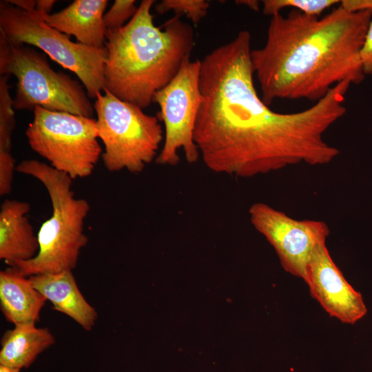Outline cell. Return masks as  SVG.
<instances>
[{"mask_svg":"<svg viewBox=\"0 0 372 372\" xmlns=\"http://www.w3.org/2000/svg\"><path fill=\"white\" fill-rule=\"evenodd\" d=\"M251 51L250 32L243 30L200 61L194 141L205 166L245 178L301 163H331L340 151L323 136L344 115L350 83H340L304 110L276 112L257 93Z\"/></svg>","mask_w":372,"mask_h":372,"instance_id":"obj_1","label":"cell"},{"mask_svg":"<svg viewBox=\"0 0 372 372\" xmlns=\"http://www.w3.org/2000/svg\"><path fill=\"white\" fill-rule=\"evenodd\" d=\"M371 18L372 10L349 12L340 6L322 18L293 9L272 16L265 44L250 54L263 102L316 103L342 81L360 83L361 50Z\"/></svg>","mask_w":372,"mask_h":372,"instance_id":"obj_2","label":"cell"},{"mask_svg":"<svg viewBox=\"0 0 372 372\" xmlns=\"http://www.w3.org/2000/svg\"><path fill=\"white\" fill-rule=\"evenodd\" d=\"M154 3L143 0L123 27L106 32L104 90L142 109L175 77L194 45L193 28L180 17L155 25Z\"/></svg>","mask_w":372,"mask_h":372,"instance_id":"obj_3","label":"cell"},{"mask_svg":"<svg viewBox=\"0 0 372 372\" xmlns=\"http://www.w3.org/2000/svg\"><path fill=\"white\" fill-rule=\"evenodd\" d=\"M16 167L17 172L31 176L43 185L51 200L52 214L38 231L37 255L10 267L26 277L72 271L88 240L84 233V222L90 209L88 202L75 198L72 190L73 179L50 165L25 160Z\"/></svg>","mask_w":372,"mask_h":372,"instance_id":"obj_4","label":"cell"},{"mask_svg":"<svg viewBox=\"0 0 372 372\" xmlns=\"http://www.w3.org/2000/svg\"><path fill=\"white\" fill-rule=\"evenodd\" d=\"M17 79L15 110L37 107L92 118L94 107L82 85L71 76L54 71L45 54L16 43L0 33V75Z\"/></svg>","mask_w":372,"mask_h":372,"instance_id":"obj_5","label":"cell"},{"mask_svg":"<svg viewBox=\"0 0 372 372\" xmlns=\"http://www.w3.org/2000/svg\"><path fill=\"white\" fill-rule=\"evenodd\" d=\"M94 107L98 136L105 147L101 158L108 171L138 174L156 160L164 140L157 116L147 114L106 90L97 94Z\"/></svg>","mask_w":372,"mask_h":372,"instance_id":"obj_6","label":"cell"},{"mask_svg":"<svg viewBox=\"0 0 372 372\" xmlns=\"http://www.w3.org/2000/svg\"><path fill=\"white\" fill-rule=\"evenodd\" d=\"M0 33L16 43L35 46L52 60L74 73L90 98L105 87V47L94 48L74 42L70 37L48 25L37 13L0 2Z\"/></svg>","mask_w":372,"mask_h":372,"instance_id":"obj_7","label":"cell"},{"mask_svg":"<svg viewBox=\"0 0 372 372\" xmlns=\"http://www.w3.org/2000/svg\"><path fill=\"white\" fill-rule=\"evenodd\" d=\"M25 135L36 153L72 179L91 175L102 156L93 118L37 107Z\"/></svg>","mask_w":372,"mask_h":372,"instance_id":"obj_8","label":"cell"},{"mask_svg":"<svg viewBox=\"0 0 372 372\" xmlns=\"http://www.w3.org/2000/svg\"><path fill=\"white\" fill-rule=\"evenodd\" d=\"M200 61L184 62L175 77L154 96L160 107L157 114L164 123L162 149L155 160L162 165H176L182 149L189 163H196L200 154L194 141L196 116L201 102Z\"/></svg>","mask_w":372,"mask_h":372,"instance_id":"obj_9","label":"cell"},{"mask_svg":"<svg viewBox=\"0 0 372 372\" xmlns=\"http://www.w3.org/2000/svg\"><path fill=\"white\" fill-rule=\"evenodd\" d=\"M249 215L251 225L275 249L282 268L305 282L312 255L326 244L328 225L322 220L293 219L261 202L251 205Z\"/></svg>","mask_w":372,"mask_h":372,"instance_id":"obj_10","label":"cell"},{"mask_svg":"<svg viewBox=\"0 0 372 372\" xmlns=\"http://www.w3.org/2000/svg\"><path fill=\"white\" fill-rule=\"evenodd\" d=\"M305 282L311 296L342 322L354 324L366 315L367 309L361 293L344 278L326 244L319 246L312 255Z\"/></svg>","mask_w":372,"mask_h":372,"instance_id":"obj_11","label":"cell"},{"mask_svg":"<svg viewBox=\"0 0 372 372\" xmlns=\"http://www.w3.org/2000/svg\"><path fill=\"white\" fill-rule=\"evenodd\" d=\"M28 203L5 200L0 209V259L10 267L34 258L39 250L37 235L27 216Z\"/></svg>","mask_w":372,"mask_h":372,"instance_id":"obj_12","label":"cell"},{"mask_svg":"<svg viewBox=\"0 0 372 372\" xmlns=\"http://www.w3.org/2000/svg\"><path fill=\"white\" fill-rule=\"evenodd\" d=\"M107 3V0H75L62 10L42 19L59 32L74 36L78 43L102 48L106 41L103 16Z\"/></svg>","mask_w":372,"mask_h":372,"instance_id":"obj_13","label":"cell"},{"mask_svg":"<svg viewBox=\"0 0 372 372\" xmlns=\"http://www.w3.org/2000/svg\"><path fill=\"white\" fill-rule=\"evenodd\" d=\"M32 286L52 304V309L67 315L90 331L98 318L96 309L78 288L72 271L28 277Z\"/></svg>","mask_w":372,"mask_h":372,"instance_id":"obj_14","label":"cell"},{"mask_svg":"<svg viewBox=\"0 0 372 372\" xmlns=\"http://www.w3.org/2000/svg\"><path fill=\"white\" fill-rule=\"evenodd\" d=\"M46 300L14 267L0 271L1 309L8 321L14 325L36 324Z\"/></svg>","mask_w":372,"mask_h":372,"instance_id":"obj_15","label":"cell"},{"mask_svg":"<svg viewBox=\"0 0 372 372\" xmlns=\"http://www.w3.org/2000/svg\"><path fill=\"white\" fill-rule=\"evenodd\" d=\"M54 342V337L48 328H38L33 323L14 325L1 338L0 364L27 369Z\"/></svg>","mask_w":372,"mask_h":372,"instance_id":"obj_16","label":"cell"},{"mask_svg":"<svg viewBox=\"0 0 372 372\" xmlns=\"http://www.w3.org/2000/svg\"><path fill=\"white\" fill-rule=\"evenodd\" d=\"M9 75H0V153H11V137L15 125Z\"/></svg>","mask_w":372,"mask_h":372,"instance_id":"obj_17","label":"cell"},{"mask_svg":"<svg viewBox=\"0 0 372 372\" xmlns=\"http://www.w3.org/2000/svg\"><path fill=\"white\" fill-rule=\"evenodd\" d=\"M340 2L338 0H264L262 4L263 14L271 17L287 8L308 16L319 17L327 8Z\"/></svg>","mask_w":372,"mask_h":372,"instance_id":"obj_18","label":"cell"},{"mask_svg":"<svg viewBox=\"0 0 372 372\" xmlns=\"http://www.w3.org/2000/svg\"><path fill=\"white\" fill-rule=\"evenodd\" d=\"M210 3L205 0H162L155 6L161 14L173 11L176 16H186L194 24H198L207 14Z\"/></svg>","mask_w":372,"mask_h":372,"instance_id":"obj_19","label":"cell"},{"mask_svg":"<svg viewBox=\"0 0 372 372\" xmlns=\"http://www.w3.org/2000/svg\"><path fill=\"white\" fill-rule=\"evenodd\" d=\"M138 7L134 0H116L104 14L105 26L108 30H115L123 27L137 12Z\"/></svg>","mask_w":372,"mask_h":372,"instance_id":"obj_20","label":"cell"},{"mask_svg":"<svg viewBox=\"0 0 372 372\" xmlns=\"http://www.w3.org/2000/svg\"><path fill=\"white\" fill-rule=\"evenodd\" d=\"M361 61L364 74H372V18L361 50Z\"/></svg>","mask_w":372,"mask_h":372,"instance_id":"obj_21","label":"cell"},{"mask_svg":"<svg viewBox=\"0 0 372 372\" xmlns=\"http://www.w3.org/2000/svg\"><path fill=\"white\" fill-rule=\"evenodd\" d=\"M339 4L349 12L372 10V0H342Z\"/></svg>","mask_w":372,"mask_h":372,"instance_id":"obj_22","label":"cell"},{"mask_svg":"<svg viewBox=\"0 0 372 372\" xmlns=\"http://www.w3.org/2000/svg\"><path fill=\"white\" fill-rule=\"evenodd\" d=\"M54 0H37L36 13L42 19L43 17L50 14V11L55 3Z\"/></svg>","mask_w":372,"mask_h":372,"instance_id":"obj_23","label":"cell"},{"mask_svg":"<svg viewBox=\"0 0 372 372\" xmlns=\"http://www.w3.org/2000/svg\"><path fill=\"white\" fill-rule=\"evenodd\" d=\"M8 2L28 12L35 11L36 1L34 0H8Z\"/></svg>","mask_w":372,"mask_h":372,"instance_id":"obj_24","label":"cell"},{"mask_svg":"<svg viewBox=\"0 0 372 372\" xmlns=\"http://www.w3.org/2000/svg\"><path fill=\"white\" fill-rule=\"evenodd\" d=\"M235 3L249 8L254 11H258L260 8V1L256 0H237Z\"/></svg>","mask_w":372,"mask_h":372,"instance_id":"obj_25","label":"cell"},{"mask_svg":"<svg viewBox=\"0 0 372 372\" xmlns=\"http://www.w3.org/2000/svg\"><path fill=\"white\" fill-rule=\"evenodd\" d=\"M21 369L0 364V372H20Z\"/></svg>","mask_w":372,"mask_h":372,"instance_id":"obj_26","label":"cell"}]
</instances>
